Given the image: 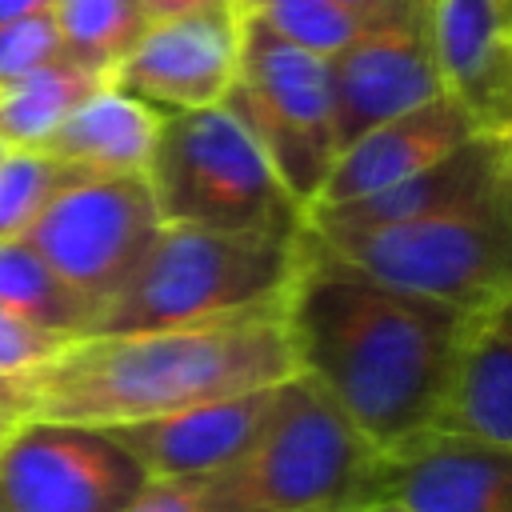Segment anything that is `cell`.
Here are the masks:
<instances>
[{
  "label": "cell",
  "mask_w": 512,
  "mask_h": 512,
  "mask_svg": "<svg viewBox=\"0 0 512 512\" xmlns=\"http://www.w3.org/2000/svg\"><path fill=\"white\" fill-rule=\"evenodd\" d=\"M160 228L144 176H76L40 208L24 240L96 312L136 272Z\"/></svg>",
  "instance_id": "8"
},
{
  "label": "cell",
  "mask_w": 512,
  "mask_h": 512,
  "mask_svg": "<svg viewBox=\"0 0 512 512\" xmlns=\"http://www.w3.org/2000/svg\"><path fill=\"white\" fill-rule=\"evenodd\" d=\"M404 512H512V448L428 428L376 452L364 504Z\"/></svg>",
  "instance_id": "12"
},
{
  "label": "cell",
  "mask_w": 512,
  "mask_h": 512,
  "mask_svg": "<svg viewBox=\"0 0 512 512\" xmlns=\"http://www.w3.org/2000/svg\"><path fill=\"white\" fill-rule=\"evenodd\" d=\"M508 172H512V136H472L452 156L408 176L404 184L384 188L364 200H352V204H340V208H312L304 216V224L316 232H360V228L420 220V216L444 212L452 204H464V200L488 192Z\"/></svg>",
  "instance_id": "17"
},
{
  "label": "cell",
  "mask_w": 512,
  "mask_h": 512,
  "mask_svg": "<svg viewBox=\"0 0 512 512\" xmlns=\"http://www.w3.org/2000/svg\"><path fill=\"white\" fill-rule=\"evenodd\" d=\"M336 4H344L348 12H356V16H360V20L368 24V16H372V12H376V8L384 4V0H336Z\"/></svg>",
  "instance_id": "30"
},
{
  "label": "cell",
  "mask_w": 512,
  "mask_h": 512,
  "mask_svg": "<svg viewBox=\"0 0 512 512\" xmlns=\"http://www.w3.org/2000/svg\"><path fill=\"white\" fill-rule=\"evenodd\" d=\"M244 8L236 0L148 20L140 40L112 68L108 84L152 104L156 112L216 108L240 72Z\"/></svg>",
  "instance_id": "10"
},
{
  "label": "cell",
  "mask_w": 512,
  "mask_h": 512,
  "mask_svg": "<svg viewBox=\"0 0 512 512\" xmlns=\"http://www.w3.org/2000/svg\"><path fill=\"white\" fill-rule=\"evenodd\" d=\"M432 52L440 92L480 136H512V0H436Z\"/></svg>",
  "instance_id": "14"
},
{
  "label": "cell",
  "mask_w": 512,
  "mask_h": 512,
  "mask_svg": "<svg viewBox=\"0 0 512 512\" xmlns=\"http://www.w3.org/2000/svg\"><path fill=\"white\" fill-rule=\"evenodd\" d=\"M144 484L104 428L28 420L0 440V500L12 512H124Z\"/></svg>",
  "instance_id": "9"
},
{
  "label": "cell",
  "mask_w": 512,
  "mask_h": 512,
  "mask_svg": "<svg viewBox=\"0 0 512 512\" xmlns=\"http://www.w3.org/2000/svg\"><path fill=\"white\" fill-rule=\"evenodd\" d=\"M236 4L248 16H256L264 28H272L276 36L320 60H336L364 28V20L336 0H236Z\"/></svg>",
  "instance_id": "22"
},
{
  "label": "cell",
  "mask_w": 512,
  "mask_h": 512,
  "mask_svg": "<svg viewBox=\"0 0 512 512\" xmlns=\"http://www.w3.org/2000/svg\"><path fill=\"white\" fill-rule=\"evenodd\" d=\"M204 4H220V0H140V8H144L148 20L176 16V12H192V8H204Z\"/></svg>",
  "instance_id": "28"
},
{
  "label": "cell",
  "mask_w": 512,
  "mask_h": 512,
  "mask_svg": "<svg viewBox=\"0 0 512 512\" xmlns=\"http://www.w3.org/2000/svg\"><path fill=\"white\" fill-rule=\"evenodd\" d=\"M76 176L84 172L52 160L40 148H8L0 156V240L24 236L40 208Z\"/></svg>",
  "instance_id": "23"
},
{
  "label": "cell",
  "mask_w": 512,
  "mask_h": 512,
  "mask_svg": "<svg viewBox=\"0 0 512 512\" xmlns=\"http://www.w3.org/2000/svg\"><path fill=\"white\" fill-rule=\"evenodd\" d=\"M292 376L280 308L216 324L76 336L28 372L32 420L120 428Z\"/></svg>",
  "instance_id": "2"
},
{
  "label": "cell",
  "mask_w": 512,
  "mask_h": 512,
  "mask_svg": "<svg viewBox=\"0 0 512 512\" xmlns=\"http://www.w3.org/2000/svg\"><path fill=\"white\" fill-rule=\"evenodd\" d=\"M160 124L164 112L112 84H100L60 120L40 152L84 176H144Z\"/></svg>",
  "instance_id": "18"
},
{
  "label": "cell",
  "mask_w": 512,
  "mask_h": 512,
  "mask_svg": "<svg viewBox=\"0 0 512 512\" xmlns=\"http://www.w3.org/2000/svg\"><path fill=\"white\" fill-rule=\"evenodd\" d=\"M280 320L292 376L308 380L376 452L436 428L460 308L344 264L304 228Z\"/></svg>",
  "instance_id": "1"
},
{
  "label": "cell",
  "mask_w": 512,
  "mask_h": 512,
  "mask_svg": "<svg viewBox=\"0 0 512 512\" xmlns=\"http://www.w3.org/2000/svg\"><path fill=\"white\" fill-rule=\"evenodd\" d=\"M308 232L332 256L392 288L472 312L512 288V172L488 192L420 220Z\"/></svg>",
  "instance_id": "5"
},
{
  "label": "cell",
  "mask_w": 512,
  "mask_h": 512,
  "mask_svg": "<svg viewBox=\"0 0 512 512\" xmlns=\"http://www.w3.org/2000/svg\"><path fill=\"white\" fill-rule=\"evenodd\" d=\"M52 20L60 32V52L104 80L148 28L140 0H56Z\"/></svg>",
  "instance_id": "20"
},
{
  "label": "cell",
  "mask_w": 512,
  "mask_h": 512,
  "mask_svg": "<svg viewBox=\"0 0 512 512\" xmlns=\"http://www.w3.org/2000/svg\"><path fill=\"white\" fill-rule=\"evenodd\" d=\"M56 56H64V52H60V32H56L52 12L0 24V88L52 64Z\"/></svg>",
  "instance_id": "24"
},
{
  "label": "cell",
  "mask_w": 512,
  "mask_h": 512,
  "mask_svg": "<svg viewBox=\"0 0 512 512\" xmlns=\"http://www.w3.org/2000/svg\"><path fill=\"white\" fill-rule=\"evenodd\" d=\"M472 136H480L472 128V120L460 112L456 100H448L440 92L436 100L408 108L392 120H380V124L364 128L360 136H352L348 144H340L312 208H340V204L376 196L384 188H396L408 176L452 156Z\"/></svg>",
  "instance_id": "15"
},
{
  "label": "cell",
  "mask_w": 512,
  "mask_h": 512,
  "mask_svg": "<svg viewBox=\"0 0 512 512\" xmlns=\"http://www.w3.org/2000/svg\"><path fill=\"white\" fill-rule=\"evenodd\" d=\"M224 108L252 132L288 196L308 216L340 152L332 60L288 44L244 12L240 72L224 96Z\"/></svg>",
  "instance_id": "7"
},
{
  "label": "cell",
  "mask_w": 512,
  "mask_h": 512,
  "mask_svg": "<svg viewBox=\"0 0 512 512\" xmlns=\"http://www.w3.org/2000/svg\"><path fill=\"white\" fill-rule=\"evenodd\" d=\"M0 512H12V508H8V504H4V500H0Z\"/></svg>",
  "instance_id": "32"
},
{
  "label": "cell",
  "mask_w": 512,
  "mask_h": 512,
  "mask_svg": "<svg viewBox=\"0 0 512 512\" xmlns=\"http://www.w3.org/2000/svg\"><path fill=\"white\" fill-rule=\"evenodd\" d=\"M376 448L300 376L276 396L260 444L204 476V512H356Z\"/></svg>",
  "instance_id": "4"
},
{
  "label": "cell",
  "mask_w": 512,
  "mask_h": 512,
  "mask_svg": "<svg viewBox=\"0 0 512 512\" xmlns=\"http://www.w3.org/2000/svg\"><path fill=\"white\" fill-rule=\"evenodd\" d=\"M276 396L280 384L252 388L104 432H112V440L128 448L148 480H204L240 464L260 444L264 428L272 424Z\"/></svg>",
  "instance_id": "13"
},
{
  "label": "cell",
  "mask_w": 512,
  "mask_h": 512,
  "mask_svg": "<svg viewBox=\"0 0 512 512\" xmlns=\"http://www.w3.org/2000/svg\"><path fill=\"white\" fill-rule=\"evenodd\" d=\"M32 420V384L28 372H0V440L12 436L20 424Z\"/></svg>",
  "instance_id": "27"
},
{
  "label": "cell",
  "mask_w": 512,
  "mask_h": 512,
  "mask_svg": "<svg viewBox=\"0 0 512 512\" xmlns=\"http://www.w3.org/2000/svg\"><path fill=\"white\" fill-rule=\"evenodd\" d=\"M72 340L76 336H68V332H56V328L36 324L12 308H0V372H8V376L40 368Z\"/></svg>",
  "instance_id": "25"
},
{
  "label": "cell",
  "mask_w": 512,
  "mask_h": 512,
  "mask_svg": "<svg viewBox=\"0 0 512 512\" xmlns=\"http://www.w3.org/2000/svg\"><path fill=\"white\" fill-rule=\"evenodd\" d=\"M144 180L160 224L220 232L304 228V208L288 196L264 148L224 104L168 112Z\"/></svg>",
  "instance_id": "6"
},
{
  "label": "cell",
  "mask_w": 512,
  "mask_h": 512,
  "mask_svg": "<svg viewBox=\"0 0 512 512\" xmlns=\"http://www.w3.org/2000/svg\"><path fill=\"white\" fill-rule=\"evenodd\" d=\"M432 4L436 0H384L360 36L332 60L340 144L440 96Z\"/></svg>",
  "instance_id": "11"
},
{
  "label": "cell",
  "mask_w": 512,
  "mask_h": 512,
  "mask_svg": "<svg viewBox=\"0 0 512 512\" xmlns=\"http://www.w3.org/2000/svg\"><path fill=\"white\" fill-rule=\"evenodd\" d=\"M436 428L512 448V288L464 312Z\"/></svg>",
  "instance_id": "16"
},
{
  "label": "cell",
  "mask_w": 512,
  "mask_h": 512,
  "mask_svg": "<svg viewBox=\"0 0 512 512\" xmlns=\"http://www.w3.org/2000/svg\"><path fill=\"white\" fill-rule=\"evenodd\" d=\"M356 512H404V508H388V504H368V508H356Z\"/></svg>",
  "instance_id": "31"
},
{
  "label": "cell",
  "mask_w": 512,
  "mask_h": 512,
  "mask_svg": "<svg viewBox=\"0 0 512 512\" xmlns=\"http://www.w3.org/2000/svg\"><path fill=\"white\" fill-rule=\"evenodd\" d=\"M124 512H204V480H148Z\"/></svg>",
  "instance_id": "26"
},
{
  "label": "cell",
  "mask_w": 512,
  "mask_h": 512,
  "mask_svg": "<svg viewBox=\"0 0 512 512\" xmlns=\"http://www.w3.org/2000/svg\"><path fill=\"white\" fill-rule=\"evenodd\" d=\"M56 0H0V24L8 20H24V16H40V12H52Z\"/></svg>",
  "instance_id": "29"
},
{
  "label": "cell",
  "mask_w": 512,
  "mask_h": 512,
  "mask_svg": "<svg viewBox=\"0 0 512 512\" xmlns=\"http://www.w3.org/2000/svg\"><path fill=\"white\" fill-rule=\"evenodd\" d=\"M0 308H12L68 336H84L92 320V304L76 296L24 236L0 240Z\"/></svg>",
  "instance_id": "21"
},
{
  "label": "cell",
  "mask_w": 512,
  "mask_h": 512,
  "mask_svg": "<svg viewBox=\"0 0 512 512\" xmlns=\"http://www.w3.org/2000/svg\"><path fill=\"white\" fill-rule=\"evenodd\" d=\"M300 232L164 224L136 272L92 312L84 336L188 328L280 308L300 264Z\"/></svg>",
  "instance_id": "3"
},
{
  "label": "cell",
  "mask_w": 512,
  "mask_h": 512,
  "mask_svg": "<svg viewBox=\"0 0 512 512\" xmlns=\"http://www.w3.org/2000/svg\"><path fill=\"white\" fill-rule=\"evenodd\" d=\"M4 152H8V148H4V144H0V156H4Z\"/></svg>",
  "instance_id": "33"
},
{
  "label": "cell",
  "mask_w": 512,
  "mask_h": 512,
  "mask_svg": "<svg viewBox=\"0 0 512 512\" xmlns=\"http://www.w3.org/2000/svg\"><path fill=\"white\" fill-rule=\"evenodd\" d=\"M100 84H108L100 72H88L68 56H56L52 64L12 80L8 88H0V144L44 148V140L60 128V120Z\"/></svg>",
  "instance_id": "19"
}]
</instances>
